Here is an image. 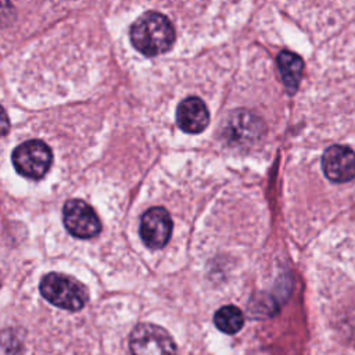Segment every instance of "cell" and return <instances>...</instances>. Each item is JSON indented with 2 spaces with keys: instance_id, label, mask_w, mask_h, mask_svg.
I'll return each mask as SVG.
<instances>
[{
  "instance_id": "6da1fadb",
  "label": "cell",
  "mask_w": 355,
  "mask_h": 355,
  "mask_svg": "<svg viewBox=\"0 0 355 355\" xmlns=\"http://www.w3.org/2000/svg\"><path fill=\"white\" fill-rule=\"evenodd\" d=\"M130 42L141 54L155 57L172 47L175 43V28L166 15L148 11L132 24Z\"/></svg>"
},
{
  "instance_id": "7a4b0ae2",
  "label": "cell",
  "mask_w": 355,
  "mask_h": 355,
  "mask_svg": "<svg viewBox=\"0 0 355 355\" xmlns=\"http://www.w3.org/2000/svg\"><path fill=\"white\" fill-rule=\"evenodd\" d=\"M39 290L50 304L67 311H79L89 300L87 288L64 273H47L40 280Z\"/></svg>"
},
{
  "instance_id": "3957f363",
  "label": "cell",
  "mask_w": 355,
  "mask_h": 355,
  "mask_svg": "<svg viewBox=\"0 0 355 355\" xmlns=\"http://www.w3.org/2000/svg\"><path fill=\"white\" fill-rule=\"evenodd\" d=\"M15 171L28 179L39 180L50 169L53 153L42 140H28L14 148L11 155Z\"/></svg>"
},
{
  "instance_id": "277c9868",
  "label": "cell",
  "mask_w": 355,
  "mask_h": 355,
  "mask_svg": "<svg viewBox=\"0 0 355 355\" xmlns=\"http://www.w3.org/2000/svg\"><path fill=\"white\" fill-rule=\"evenodd\" d=\"M132 355H176V344L171 334L153 323L137 324L129 337Z\"/></svg>"
},
{
  "instance_id": "5b68a950",
  "label": "cell",
  "mask_w": 355,
  "mask_h": 355,
  "mask_svg": "<svg viewBox=\"0 0 355 355\" xmlns=\"http://www.w3.org/2000/svg\"><path fill=\"white\" fill-rule=\"evenodd\" d=\"M65 229L78 239H92L101 232V222L94 209L83 200H68L62 208Z\"/></svg>"
},
{
  "instance_id": "8992f818",
  "label": "cell",
  "mask_w": 355,
  "mask_h": 355,
  "mask_svg": "<svg viewBox=\"0 0 355 355\" xmlns=\"http://www.w3.org/2000/svg\"><path fill=\"white\" fill-rule=\"evenodd\" d=\"M172 227L169 212L162 207H153L141 215L140 237L148 248L158 250L169 241Z\"/></svg>"
},
{
  "instance_id": "52a82bcc",
  "label": "cell",
  "mask_w": 355,
  "mask_h": 355,
  "mask_svg": "<svg viewBox=\"0 0 355 355\" xmlns=\"http://www.w3.org/2000/svg\"><path fill=\"white\" fill-rule=\"evenodd\" d=\"M322 168L331 182H349L355 178V153L347 146H330L322 155Z\"/></svg>"
},
{
  "instance_id": "ba28073f",
  "label": "cell",
  "mask_w": 355,
  "mask_h": 355,
  "mask_svg": "<svg viewBox=\"0 0 355 355\" xmlns=\"http://www.w3.org/2000/svg\"><path fill=\"white\" fill-rule=\"evenodd\" d=\"M176 122L186 133H201L209 123V112L200 97H187L176 108Z\"/></svg>"
},
{
  "instance_id": "9c48e42d",
  "label": "cell",
  "mask_w": 355,
  "mask_h": 355,
  "mask_svg": "<svg viewBox=\"0 0 355 355\" xmlns=\"http://www.w3.org/2000/svg\"><path fill=\"white\" fill-rule=\"evenodd\" d=\"M261 121L257 119V116L248 114V112H237L232 115V118L227 121L225 135L232 141H250L254 140L261 130L258 129L261 126Z\"/></svg>"
},
{
  "instance_id": "30bf717a",
  "label": "cell",
  "mask_w": 355,
  "mask_h": 355,
  "mask_svg": "<svg viewBox=\"0 0 355 355\" xmlns=\"http://www.w3.org/2000/svg\"><path fill=\"white\" fill-rule=\"evenodd\" d=\"M277 65L282 75V80L287 92L294 93L302 76V69H304L302 58L293 51L284 50L277 55Z\"/></svg>"
},
{
  "instance_id": "8fae6325",
  "label": "cell",
  "mask_w": 355,
  "mask_h": 355,
  "mask_svg": "<svg viewBox=\"0 0 355 355\" xmlns=\"http://www.w3.org/2000/svg\"><path fill=\"white\" fill-rule=\"evenodd\" d=\"M214 323L220 331L226 334H234L241 330L244 324V315L237 306L225 305L215 312Z\"/></svg>"
},
{
  "instance_id": "7c38bea8",
  "label": "cell",
  "mask_w": 355,
  "mask_h": 355,
  "mask_svg": "<svg viewBox=\"0 0 355 355\" xmlns=\"http://www.w3.org/2000/svg\"><path fill=\"white\" fill-rule=\"evenodd\" d=\"M10 130V121L6 114V110L0 105V137Z\"/></svg>"
}]
</instances>
